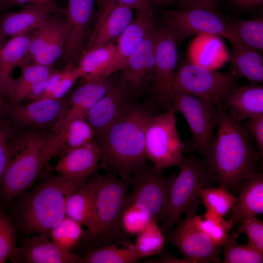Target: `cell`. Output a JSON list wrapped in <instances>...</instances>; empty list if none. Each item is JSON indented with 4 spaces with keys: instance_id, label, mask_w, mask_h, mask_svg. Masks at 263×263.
I'll list each match as a JSON object with an SVG mask.
<instances>
[{
    "instance_id": "obj_8",
    "label": "cell",
    "mask_w": 263,
    "mask_h": 263,
    "mask_svg": "<svg viewBox=\"0 0 263 263\" xmlns=\"http://www.w3.org/2000/svg\"><path fill=\"white\" fill-rule=\"evenodd\" d=\"M175 176H167L162 169L152 163L145 165L131 180L132 188L128 192L123 208L135 207L157 223H162L167 214L170 189Z\"/></svg>"
},
{
    "instance_id": "obj_29",
    "label": "cell",
    "mask_w": 263,
    "mask_h": 263,
    "mask_svg": "<svg viewBox=\"0 0 263 263\" xmlns=\"http://www.w3.org/2000/svg\"><path fill=\"white\" fill-rule=\"evenodd\" d=\"M116 43L113 41L105 46L85 50L76 65L80 77L85 81L103 77L115 54Z\"/></svg>"
},
{
    "instance_id": "obj_48",
    "label": "cell",
    "mask_w": 263,
    "mask_h": 263,
    "mask_svg": "<svg viewBox=\"0 0 263 263\" xmlns=\"http://www.w3.org/2000/svg\"><path fill=\"white\" fill-rule=\"evenodd\" d=\"M2 9L6 7L20 6L23 7L31 4H39L51 9L55 13L65 15V10L58 7L56 3L49 0H0Z\"/></svg>"
},
{
    "instance_id": "obj_19",
    "label": "cell",
    "mask_w": 263,
    "mask_h": 263,
    "mask_svg": "<svg viewBox=\"0 0 263 263\" xmlns=\"http://www.w3.org/2000/svg\"><path fill=\"white\" fill-rule=\"evenodd\" d=\"M155 25L151 12H139L117 38L114 57L103 77L121 70L150 30Z\"/></svg>"
},
{
    "instance_id": "obj_13",
    "label": "cell",
    "mask_w": 263,
    "mask_h": 263,
    "mask_svg": "<svg viewBox=\"0 0 263 263\" xmlns=\"http://www.w3.org/2000/svg\"><path fill=\"white\" fill-rule=\"evenodd\" d=\"M65 10L66 35L62 57L66 64H75L83 52L95 18L94 0H68Z\"/></svg>"
},
{
    "instance_id": "obj_42",
    "label": "cell",
    "mask_w": 263,
    "mask_h": 263,
    "mask_svg": "<svg viewBox=\"0 0 263 263\" xmlns=\"http://www.w3.org/2000/svg\"><path fill=\"white\" fill-rule=\"evenodd\" d=\"M61 14L53 13L41 25L33 31L31 35L30 49L24 64L29 63L31 58L40 52L45 47L53 33Z\"/></svg>"
},
{
    "instance_id": "obj_32",
    "label": "cell",
    "mask_w": 263,
    "mask_h": 263,
    "mask_svg": "<svg viewBox=\"0 0 263 263\" xmlns=\"http://www.w3.org/2000/svg\"><path fill=\"white\" fill-rule=\"evenodd\" d=\"M192 62L215 70L226 59L223 43L217 37L199 36L193 42L190 50Z\"/></svg>"
},
{
    "instance_id": "obj_54",
    "label": "cell",
    "mask_w": 263,
    "mask_h": 263,
    "mask_svg": "<svg viewBox=\"0 0 263 263\" xmlns=\"http://www.w3.org/2000/svg\"><path fill=\"white\" fill-rule=\"evenodd\" d=\"M151 5L165 6L172 4L175 0H149Z\"/></svg>"
},
{
    "instance_id": "obj_9",
    "label": "cell",
    "mask_w": 263,
    "mask_h": 263,
    "mask_svg": "<svg viewBox=\"0 0 263 263\" xmlns=\"http://www.w3.org/2000/svg\"><path fill=\"white\" fill-rule=\"evenodd\" d=\"M163 19L178 42H183L193 36L208 35L227 39L233 46L245 47L229 20L222 18L215 10L201 8L170 10L165 13Z\"/></svg>"
},
{
    "instance_id": "obj_34",
    "label": "cell",
    "mask_w": 263,
    "mask_h": 263,
    "mask_svg": "<svg viewBox=\"0 0 263 263\" xmlns=\"http://www.w3.org/2000/svg\"><path fill=\"white\" fill-rule=\"evenodd\" d=\"M143 259L133 249L118 248L114 243L91 249L79 256L77 263H133Z\"/></svg>"
},
{
    "instance_id": "obj_18",
    "label": "cell",
    "mask_w": 263,
    "mask_h": 263,
    "mask_svg": "<svg viewBox=\"0 0 263 263\" xmlns=\"http://www.w3.org/2000/svg\"><path fill=\"white\" fill-rule=\"evenodd\" d=\"M94 139V131L86 118H76L56 126L50 132L41 155L42 167L56 154H62Z\"/></svg>"
},
{
    "instance_id": "obj_17",
    "label": "cell",
    "mask_w": 263,
    "mask_h": 263,
    "mask_svg": "<svg viewBox=\"0 0 263 263\" xmlns=\"http://www.w3.org/2000/svg\"><path fill=\"white\" fill-rule=\"evenodd\" d=\"M67 100L51 98L34 100L28 104L12 105L7 116L17 128L52 129L62 119Z\"/></svg>"
},
{
    "instance_id": "obj_37",
    "label": "cell",
    "mask_w": 263,
    "mask_h": 263,
    "mask_svg": "<svg viewBox=\"0 0 263 263\" xmlns=\"http://www.w3.org/2000/svg\"><path fill=\"white\" fill-rule=\"evenodd\" d=\"M165 246V236L158 223L152 219L139 234L135 243L128 245L145 258L161 252Z\"/></svg>"
},
{
    "instance_id": "obj_22",
    "label": "cell",
    "mask_w": 263,
    "mask_h": 263,
    "mask_svg": "<svg viewBox=\"0 0 263 263\" xmlns=\"http://www.w3.org/2000/svg\"><path fill=\"white\" fill-rule=\"evenodd\" d=\"M17 261L28 263H75L79 256L63 250L48 238V234L37 233L23 240Z\"/></svg>"
},
{
    "instance_id": "obj_45",
    "label": "cell",
    "mask_w": 263,
    "mask_h": 263,
    "mask_svg": "<svg viewBox=\"0 0 263 263\" xmlns=\"http://www.w3.org/2000/svg\"><path fill=\"white\" fill-rule=\"evenodd\" d=\"M237 232L244 234L248 240L247 244L263 253V223L256 217L246 218L238 224Z\"/></svg>"
},
{
    "instance_id": "obj_44",
    "label": "cell",
    "mask_w": 263,
    "mask_h": 263,
    "mask_svg": "<svg viewBox=\"0 0 263 263\" xmlns=\"http://www.w3.org/2000/svg\"><path fill=\"white\" fill-rule=\"evenodd\" d=\"M97 9L91 31L95 29L108 13L115 6L123 5L139 12H151V6L149 0H96Z\"/></svg>"
},
{
    "instance_id": "obj_15",
    "label": "cell",
    "mask_w": 263,
    "mask_h": 263,
    "mask_svg": "<svg viewBox=\"0 0 263 263\" xmlns=\"http://www.w3.org/2000/svg\"><path fill=\"white\" fill-rule=\"evenodd\" d=\"M168 235L169 242L188 263H219L222 247L215 244L204 233L181 218Z\"/></svg>"
},
{
    "instance_id": "obj_30",
    "label": "cell",
    "mask_w": 263,
    "mask_h": 263,
    "mask_svg": "<svg viewBox=\"0 0 263 263\" xmlns=\"http://www.w3.org/2000/svg\"><path fill=\"white\" fill-rule=\"evenodd\" d=\"M20 75L14 78L8 93V100L11 105L20 103L27 96L33 85L39 80L47 79L55 70L46 66L29 63L20 67Z\"/></svg>"
},
{
    "instance_id": "obj_52",
    "label": "cell",
    "mask_w": 263,
    "mask_h": 263,
    "mask_svg": "<svg viewBox=\"0 0 263 263\" xmlns=\"http://www.w3.org/2000/svg\"><path fill=\"white\" fill-rule=\"evenodd\" d=\"M9 102L4 97L0 88V119L5 116L8 115L11 106Z\"/></svg>"
},
{
    "instance_id": "obj_28",
    "label": "cell",
    "mask_w": 263,
    "mask_h": 263,
    "mask_svg": "<svg viewBox=\"0 0 263 263\" xmlns=\"http://www.w3.org/2000/svg\"><path fill=\"white\" fill-rule=\"evenodd\" d=\"M66 215L87 228V235L94 229L95 216L94 198L92 186L86 182L68 198Z\"/></svg>"
},
{
    "instance_id": "obj_33",
    "label": "cell",
    "mask_w": 263,
    "mask_h": 263,
    "mask_svg": "<svg viewBox=\"0 0 263 263\" xmlns=\"http://www.w3.org/2000/svg\"><path fill=\"white\" fill-rule=\"evenodd\" d=\"M188 223L203 233L216 245L222 247L233 226L229 220L206 211L202 216L196 212L186 214Z\"/></svg>"
},
{
    "instance_id": "obj_24",
    "label": "cell",
    "mask_w": 263,
    "mask_h": 263,
    "mask_svg": "<svg viewBox=\"0 0 263 263\" xmlns=\"http://www.w3.org/2000/svg\"><path fill=\"white\" fill-rule=\"evenodd\" d=\"M53 13L49 8L31 4L16 12L1 15L0 39L13 37L33 31L41 25Z\"/></svg>"
},
{
    "instance_id": "obj_20",
    "label": "cell",
    "mask_w": 263,
    "mask_h": 263,
    "mask_svg": "<svg viewBox=\"0 0 263 263\" xmlns=\"http://www.w3.org/2000/svg\"><path fill=\"white\" fill-rule=\"evenodd\" d=\"M220 107L236 121L263 114V87L257 83L236 87L220 98Z\"/></svg>"
},
{
    "instance_id": "obj_14",
    "label": "cell",
    "mask_w": 263,
    "mask_h": 263,
    "mask_svg": "<svg viewBox=\"0 0 263 263\" xmlns=\"http://www.w3.org/2000/svg\"><path fill=\"white\" fill-rule=\"evenodd\" d=\"M124 82L119 77L110 90L91 109L86 119L98 141L106 131L126 115L136 103Z\"/></svg>"
},
{
    "instance_id": "obj_55",
    "label": "cell",
    "mask_w": 263,
    "mask_h": 263,
    "mask_svg": "<svg viewBox=\"0 0 263 263\" xmlns=\"http://www.w3.org/2000/svg\"><path fill=\"white\" fill-rule=\"evenodd\" d=\"M50 0V1L53 2H55V0Z\"/></svg>"
},
{
    "instance_id": "obj_38",
    "label": "cell",
    "mask_w": 263,
    "mask_h": 263,
    "mask_svg": "<svg viewBox=\"0 0 263 263\" xmlns=\"http://www.w3.org/2000/svg\"><path fill=\"white\" fill-rule=\"evenodd\" d=\"M243 45L258 53L263 50V20L233 19L229 20Z\"/></svg>"
},
{
    "instance_id": "obj_21",
    "label": "cell",
    "mask_w": 263,
    "mask_h": 263,
    "mask_svg": "<svg viewBox=\"0 0 263 263\" xmlns=\"http://www.w3.org/2000/svg\"><path fill=\"white\" fill-rule=\"evenodd\" d=\"M114 74L99 79L85 81L71 94L67 111L56 125L76 118H85L91 109L114 85L118 78Z\"/></svg>"
},
{
    "instance_id": "obj_10",
    "label": "cell",
    "mask_w": 263,
    "mask_h": 263,
    "mask_svg": "<svg viewBox=\"0 0 263 263\" xmlns=\"http://www.w3.org/2000/svg\"><path fill=\"white\" fill-rule=\"evenodd\" d=\"M238 78L231 71L219 72L192 61L186 62L176 70L173 90L208 100L221 107V97L237 87Z\"/></svg>"
},
{
    "instance_id": "obj_41",
    "label": "cell",
    "mask_w": 263,
    "mask_h": 263,
    "mask_svg": "<svg viewBox=\"0 0 263 263\" xmlns=\"http://www.w3.org/2000/svg\"><path fill=\"white\" fill-rule=\"evenodd\" d=\"M20 251L16 244L15 226L0 209V263L8 259L17 261Z\"/></svg>"
},
{
    "instance_id": "obj_39",
    "label": "cell",
    "mask_w": 263,
    "mask_h": 263,
    "mask_svg": "<svg viewBox=\"0 0 263 263\" xmlns=\"http://www.w3.org/2000/svg\"><path fill=\"white\" fill-rule=\"evenodd\" d=\"M238 232H230L224 247L223 263H262L263 253L237 242Z\"/></svg>"
},
{
    "instance_id": "obj_7",
    "label": "cell",
    "mask_w": 263,
    "mask_h": 263,
    "mask_svg": "<svg viewBox=\"0 0 263 263\" xmlns=\"http://www.w3.org/2000/svg\"><path fill=\"white\" fill-rule=\"evenodd\" d=\"M173 109L148 118L145 127L146 155L156 168L163 170L179 167L188 151L182 141Z\"/></svg>"
},
{
    "instance_id": "obj_50",
    "label": "cell",
    "mask_w": 263,
    "mask_h": 263,
    "mask_svg": "<svg viewBox=\"0 0 263 263\" xmlns=\"http://www.w3.org/2000/svg\"><path fill=\"white\" fill-rule=\"evenodd\" d=\"M182 8H201L215 10L218 0H178Z\"/></svg>"
},
{
    "instance_id": "obj_25",
    "label": "cell",
    "mask_w": 263,
    "mask_h": 263,
    "mask_svg": "<svg viewBox=\"0 0 263 263\" xmlns=\"http://www.w3.org/2000/svg\"><path fill=\"white\" fill-rule=\"evenodd\" d=\"M238 197L229 219L233 225L263 213V174L257 171L239 186Z\"/></svg>"
},
{
    "instance_id": "obj_26",
    "label": "cell",
    "mask_w": 263,
    "mask_h": 263,
    "mask_svg": "<svg viewBox=\"0 0 263 263\" xmlns=\"http://www.w3.org/2000/svg\"><path fill=\"white\" fill-rule=\"evenodd\" d=\"M31 35L28 33L12 37L0 48V88L8 101V93L14 79L13 72L24 64L30 49Z\"/></svg>"
},
{
    "instance_id": "obj_27",
    "label": "cell",
    "mask_w": 263,
    "mask_h": 263,
    "mask_svg": "<svg viewBox=\"0 0 263 263\" xmlns=\"http://www.w3.org/2000/svg\"><path fill=\"white\" fill-rule=\"evenodd\" d=\"M133 9L123 5L114 7L100 25L91 31L84 51L105 46L116 39L131 23Z\"/></svg>"
},
{
    "instance_id": "obj_53",
    "label": "cell",
    "mask_w": 263,
    "mask_h": 263,
    "mask_svg": "<svg viewBox=\"0 0 263 263\" xmlns=\"http://www.w3.org/2000/svg\"><path fill=\"white\" fill-rule=\"evenodd\" d=\"M234 4L240 7H248L263 3V0H231Z\"/></svg>"
},
{
    "instance_id": "obj_51",
    "label": "cell",
    "mask_w": 263,
    "mask_h": 263,
    "mask_svg": "<svg viewBox=\"0 0 263 263\" xmlns=\"http://www.w3.org/2000/svg\"><path fill=\"white\" fill-rule=\"evenodd\" d=\"M158 258L156 259L150 260L151 263H188L185 259H181L173 256L171 254L167 253L160 252Z\"/></svg>"
},
{
    "instance_id": "obj_16",
    "label": "cell",
    "mask_w": 263,
    "mask_h": 263,
    "mask_svg": "<svg viewBox=\"0 0 263 263\" xmlns=\"http://www.w3.org/2000/svg\"><path fill=\"white\" fill-rule=\"evenodd\" d=\"M155 29L154 25L121 70L119 77L135 99L151 82L155 64Z\"/></svg>"
},
{
    "instance_id": "obj_46",
    "label": "cell",
    "mask_w": 263,
    "mask_h": 263,
    "mask_svg": "<svg viewBox=\"0 0 263 263\" xmlns=\"http://www.w3.org/2000/svg\"><path fill=\"white\" fill-rule=\"evenodd\" d=\"M79 77V73L75 64L65 65L64 69L60 71V77L49 98H63Z\"/></svg>"
},
{
    "instance_id": "obj_47",
    "label": "cell",
    "mask_w": 263,
    "mask_h": 263,
    "mask_svg": "<svg viewBox=\"0 0 263 263\" xmlns=\"http://www.w3.org/2000/svg\"><path fill=\"white\" fill-rule=\"evenodd\" d=\"M253 137L259 152L260 161L263 157V114L248 118L242 125Z\"/></svg>"
},
{
    "instance_id": "obj_40",
    "label": "cell",
    "mask_w": 263,
    "mask_h": 263,
    "mask_svg": "<svg viewBox=\"0 0 263 263\" xmlns=\"http://www.w3.org/2000/svg\"><path fill=\"white\" fill-rule=\"evenodd\" d=\"M49 234L51 240L58 247L71 251L80 243L84 232L80 224L66 216Z\"/></svg>"
},
{
    "instance_id": "obj_35",
    "label": "cell",
    "mask_w": 263,
    "mask_h": 263,
    "mask_svg": "<svg viewBox=\"0 0 263 263\" xmlns=\"http://www.w3.org/2000/svg\"><path fill=\"white\" fill-rule=\"evenodd\" d=\"M66 35V19L65 15L61 14L50 39L40 52L31 58L32 63L46 66H53L54 62L63 55Z\"/></svg>"
},
{
    "instance_id": "obj_43",
    "label": "cell",
    "mask_w": 263,
    "mask_h": 263,
    "mask_svg": "<svg viewBox=\"0 0 263 263\" xmlns=\"http://www.w3.org/2000/svg\"><path fill=\"white\" fill-rule=\"evenodd\" d=\"M152 219L148 213L135 207H125L121 216L122 227L127 235H138Z\"/></svg>"
},
{
    "instance_id": "obj_56",
    "label": "cell",
    "mask_w": 263,
    "mask_h": 263,
    "mask_svg": "<svg viewBox=\"0 0 263 263\" xmlns=\"http://www.w3.org/2000/svg\"><path fill=\"white\" fill-rule=\"evenodd\" d=\"M0 48H1L0 47Z\"/></svg>"
},
{
    "instance_id": "obj_5",
    "label": "cell",
    "mask_w": 263,
    "mask_h": 263,
    "mask_svg": "<svg viewBox=\"0 0 263 263\" xmlns=\"http://www.w3.org/2000/svg\"><path fill=\"white\" fill-rule=\"evenodd\" d=\"M88 180L93 192L94 227L87 236L94 247L124 240L121 216L130 183L111 172L91 174Z\"/></svg>"
},
{
    "instance_id": "obj_1",
    "label": "cell",
    "mask_w": 263,
    "mask_h": 263,
    "mask_svg": "<svg viewBox=\"0 0 263 263\" xmlns=\"http://www.w3.org/2000/svg\"><path fill=\"white\" fill-rule=\"evenodd\" d=\"M252 139L241 124L220 107L216 132L202 157L219 186L233 194L257 171L260 158Z\"/></svg>"
},
{
    "instance_id": "obj_49",
    "label": "cell",
    "mask_w": 263,
    "mask_h": 263,
    "mask_svg": "<svg viewBox=\"0 0 263 263\" xmlns=\"http://www.w3.org/2000/svg\"><path fill=\"white\" fill-rule=\"evenodd\" d=\"M15 131L0 124V178L5 169L8 157V143L9 140Z\"/></svg>"
},
{
    "instance_id": "obj_2",
    "label": "cell",
    "mask_w": 263,
    "mask_h": 263,
    "mask_svg": "<svg viewBox=\"0 0 263 263\" xmlns=\"http://www.w3.org/2000/svg\"><path fill=\"white\" fill-rule=\"evenodd\" d=\"M151 114L136 103L123 117L110 127L97 141L100 167L130 183L148 159L145 127Z\"/></svg>"
},
{
    "instance_id": "obj_6",
    "label": "cell",
    "mask_w": 263,
    "mask_h": 263,
    "mask_svg": "<svg viewBox=\"0 0 263 263\" xmlns=\"http://www.w3.org/2000/svg\"><path fill=\"white\" fill-rule=\"evenodd\" d=\"M172 183L166 217L160 228L168 235L183 213L196 212L201 202L199 191L219 185L208 169L204 158L193 152L185 157Z\"/></svg>"
},
{
    "instance_id": "obj_31",
    "label": "cell",
    "mask_w": 263,
    "mask_h": 263,
    "mask_svg": "<svg viewBox=\"0 0 263 263\" xmlns=\"http://www.w3.org/2000/svg\"><path fill=\"white\" fill-rule=\"evenodd\" d=\"M231 72L251 83L263 81V60L260 53L246 47L233 46L230 55Z\"/></svg>"
},
{
    "instance_id": "obj_12",
    "label": "cell",
    "mask_w": 263,
    "mask_h": 263,
    "mask_svg": "<svg viewBox=\"0 0 263 263\" xmlns=\"http://www.w3.org/2000/svg\"><path fill=\"white\" fill-rule=\"evenodd\" d=\"M177 40L167 25L156 27L155 64L151 82L161 101L171 110L173 104V82L178 60Z\"/></svg>"
},
{
    "instance_id": "obj_36",
    "label": "cell",
    "mask_w": 263,
    "mask_h": 263,
    "mask_svg": "<svg viewBox=\"0 0 263 263\" xmlns=\"http://www.w3.org/2000/svg\"><path fill=\"white\" fill-rule=\"evenodd\" d=\"M206 211L223 217L232 210L237 197L223 186L204 188L199 191Z\"/></svg>"
},
{
    "instance_id": "obj_4",
    "label": "cell",
    "mask_w": 263,
    "mask_h": 263,
    "mask_svg": "<svg viewBox=\"0 0 263 263\" xmlns=\"http://www.w3.org/2000/svg\"><path fill=\"white\" fill-rule=\"evenodd\" d=\"M50 132L31 129L11 136L8 157L0 178V196L12 201L30 187L42 169L41 155Z\"/></svg>"
},
{
    "instance_id": "obj_23",
    "label": "cell",
    "mask_w": 263,
    "mask_h": 263,
    "mask_svg": "<svg viewBox=\"0 0 263 263\" xmlns=\"http://www.w3.org/2000/svg\"><path fill=\"white\" fill-rule=\"evenodd\" d=\"M101 150L94 139L61 154L56 167L59 175L68 177H88L98 168Z\"/></svg>"
},
{
    "instance_id": "obj_3",
    "label": "cell",
    "mask_w": 263,
    "mask_h": 263,
    "mask_svg": "<svg viewBox=\"0 0 263 263\" xmlns=\"http://www.w3.org/2000/svg\"><path fill=\"white\" fill-rule=\"evenodd\" d=\"M88 177L62 175L45 179L15 203L14 215L19 228L25 233H50L66 215L68 198Z\"/></svg>"
},
{
    "instance_id": "obj_11",
    "label": "cell",
    "mask_w": 263,
    "mask_h": 263,
    "mask_svg": "<svg viewBox=\"0 0 263 263\" xmlns=\"http://www.w3.org/2000/svg\"><path fill=\"white\" fill-rule=\"evenodd\" d=\"M172 109L183 115L190 130V152L203 157L214 136L220 107L208 100L174 90Z\"/></svg>"
}]
</instances>
